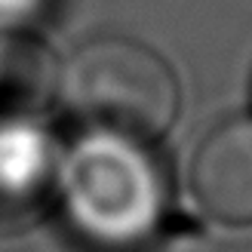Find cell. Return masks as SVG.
<instances>
[{
	"label": "cell",
	"mask_w": 252,
	"mask_h": 252,
	"mask_svg": "<svg viewBox=\"0 0 252 252\" xmlns=\"http://www.w3.org/2000/svg\"><path fill=\"white\" fill-rule=\"evenodd\" d=\"M59 197L71 228L102 249H132L166 216V179L148 142L86 129L62 157Z\"/></svg>",
	"instance_id": "1"
},
{
	"label": "cell",
	"mask_w": 252,
	"mask_h": 252,
	"mask_svg": "<svg viewBox=\"0 0 252 252\" xmlns=\"http://www.w3.org/2000/svg\"><path fill=\"white\" fill-rule=\"evenodd\" d=\"M59 95L83 129L154 142L172 126L179 83L151 46L105 34L74 49L59 71Z\"/></svg>",
	"instance_id": "2"
},
{
	"label": "cell",
	"mask_w": 252,
	"mask_h": 252,
	"mask_svg": "<svg viewBox=\"0 0 252 252\" xmlns=\"http://www.w3.org/2000/svg\"><path fill=\"white\" fill-rule=\"evenodd\" d=\"M62 157L31 120H0V234L25 231L59 194Z\"/></svg>",
	"instance_id": "3"
},
{
	"label": "cell",
	"mask_w": 252,
	"mask_h": 252,
	"mask_svg": "<svg viewBox=\"0 0 252 252\" xmlns=\"http://www.w3.org/2000/svg\"><path fill=\"white\" fill-rule=\"evenodd\" d=\"M197 206L221 224H252V117L221 120L191 166Z\"/></svg>",
	"instance_id": "4"
},
{
	"label": "cell",
	"mask_w": 252,
	"mask_h": 252,
	"mask_svg": "<svg viewBox=\"0 0 252 252\" xmlns=\"http://www.w3.org/2000/svg\"><path fill=\"white\" fill-rule=\"evenodd\" d=\"M49 93H59V74L40 40L0 34V120H31Z\"/></svg>",
	"instance_id": "5"
},
{
	"label": "cell",
	"mask_w": 252,
	"mask_h": 252,
	"mask_svg": "<svg viewBox=\"0 0 252 252\" xmlns=\"http://www.w3.org/2000/svg\"><path fill=\"white\" fill-rule=\"evenodd\" d=\"M43 0H0V19H22L34 12Z\"/></svg>",
	"instance_id": "6"
}]
</instances>
